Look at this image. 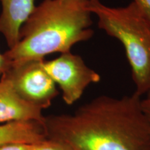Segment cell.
Here are the masks:
<instances>
[{
	"instance_id": "11",
	"label": "cell",
	"mask_w": 150,
	"mask_h": 150,
	"mask_svg": "<svg viewBox=\"0 0 150 150\" xmlns=\"http://www.w3.org/2000/svg\"><path fill=\"white\" fill-rule=\"evenodd\" d=\"M138 8L150 22V0H133Z\"/></svg>"
},
{
	"instance_id": "4",
	"label": "cell",
	"mask_w": 150,
	"mask_h": 150,
	"mask_svg": "<svg viewBox=\"0 0 150 150\" xmlns=\"http://www.w3.org/2000/svg\"><path fill=\"white\" fill-rule=\"evenodd\" d=\"M44 60H30L10 64L1 79L11 83L22 98L45 109L59 95L56 83L43 66Z\"/></svg>"
},
{
	"instance_id": "3",
	"label": "cell",
	"mask_w": 150,
	"mask_h": 150,
	"mask_svg": "<svg viewBox=\"0 0 150 150\" xmlns=\"http://www.w3.org/2000/svg\"><path fill=\"white\" fill-rule=\"evenodd\" d=\"M88 8L98 18L99 29L123 45L131 67L137 95L150 89V22L131 2L124 7H110L99 0H89Z\"/></svg>"
},
{
	"instance_id": "5",
	"label": "cell",
	"mask_w": 150,
	"mask_h": 150,
	"mask_svg": "<svg viewBox=\"0 0 150 150\" xmlns=\"http://www.w3.org/2000/svg\"><path fill=\"white\" fill-rule=\"evenodd\" d=\"M43 66L59 85L67 105L77 102L90 84L98 83L101 79L98 73L90 68L80 56L70 52L50 61L44 60Z\"/></svg>"
},
{
	"instance_id": "1",
	"label": "cell",
	"mask_w": 150,
	"mask_h": 150,
	"mask_svg": "<svg viewBox=\"0 0 150 150\" xmlns=\"http://www.w3.org/2000/svg\"><path fill=\"white\" fill-rule=\"evenodd\" d=\"M140 96H100L72 114L45 116L46 138L71 150H150V122Z\"/></svg>"
},
{
	"instance_id": "14",
	"label": "cell",
	"mask_w": 150,
	"mask_h": 150,
	"mask_svg": "<svg viewBox=\"0 0 150 150\" xmlns=\"http://www.w3.org/2000/svg\"><path fill=\"white\" fill-rule=\"evenodd\" d=\"M147 97H150V89H149V92L147 93Z\"/></svg>"
},
{
	"instance_id": "2",
	"label": "cell",
	"mask_w": 150,
	"mask_h": 150,
	"mask_svg": "<svg viewBox=\"0 0 150 150\" xmlns=\"http://www.w3.org/2000/svg\"><path fill=\"white\" fill-rule=\"evenodd\" d=\"M88 4L89 0H43L22 26L18 43L4 54L9 63L44 60L91 39L94 31Z\"/></svg>"
},
{
	"instance_id": "13",
	"label": "cell",
	"mask_w": 150,
	"mask_h": 150,
	"mask_svg": "<svg viewBox=\"0 0 150 150\" xmlns=\"http://www.w3.org/2000/svg\"><path fill=\"white\" fill-rule=\"evenodd\" d=\"M9 65H10V63L6 58L4 54H0V79H1L4 73L6 72V70L8 69Z\"/></svg>"
},
{
	"instance_id": "10",
	"label": "cell",
	"mask_w": 150,
	"mask_h": 150,
	"mask_svg": "<svg viewBox=\"0 0 150 150\" xmlns=\"http://www.w3.org/2000/svg\"><path fill=\"white\" fill-rule=\"evenodd\" d=\"M33 144L11 142L0 145V150H31Z\"/></svg>"
},
{
	"instance_id": "8",
	"label": "cell",
	"mask_w": 150,
	"mask_h": 150,
	"mask_svg": "<svg viewBox=\"0 0 150 150\" xmlns=\"http://www.w3.org/2000/svg\"><path fill=\"white\" fill-rule=\"evenodd\" d=\"M45 138L42 125L38 122H13L0 125V145L11 142L34 144Z\"/></svg>"
},
{
	"instance_id": "7",
	"label": "cell",
	"mask_w": 150,
	"mask_h": 150,
	"mask_svg": "<svg viewBox=\"0 0 150 150\" xmlns=\"http://www.w3.org/2000/svg\"><path fill=\"white\" fill-rule=\"evenodd\" d=\"M0 33L7 45L13 47L19 41L22 26L32 13L35 6L34 0H0Z\"/></svg>"
},
{
	"instance_id": "6",
	"label": "cell",
	"mask_w": 150,
	"mask_h": 150,
	"mask_svg": "<svg viewBox=\"0 0 150 150\" xmlns=\"http://www.w3.org/2000/svg\"><path fill=\"white\" fill-rule=\"evenodd\" d=\"M42 110L22 98L8 81L0 79V125L27 121L42 125L45 116Z\"/></svg>"
},
{
	"instance_id": "12",
	"label": "cell",
	"mask_w": 150,
	"mask_h": 150,
	"mask_svg": "<svg viewBox=\"0 0 150 150\" xmlns=\"http://www.w3.org/2000/svg\"><path fill=\"white\" fill-rule=\"evenodd\" d=\"M141 108L146 117L150 122V97L141 100Z\"/></svg>"
},
{
	"instance_id": "9",
	"label": "cell",
	"mask_w": 150,
	"mask_h": 150,
	"mask_svg": "<svg viewBox=\"0 0 150 150\" xmlns=\"http://www.w3.org/2000/svg\"><path fill=\"white\" fill-rule=\"evenodd\" d=\"M31 150H71L68 147L61 142L50 138L33 144Z\"/></svg>"
}]
</instances>
